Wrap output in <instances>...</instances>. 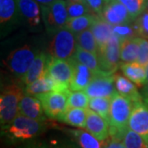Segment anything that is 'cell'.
Returning a JSON list of instances; mask_svg holds the SVG:
<instances>
[{
  "mask_svg": "<svg viewBox=\"0 0 148 148\" xmlns=\"http://www.w3.org/2000/svg\"><path fill=\"white\" fill-rule=\"evenodd\" d=\"M47 127L46 122L36 120L19 114L9 124L1 127V134L9 144L23 145L34 141L45 132Z\"/></svg>",
  "mask_w": 148,
  "mask_h": 148,
  "instance_id": "6da1fadb",
  "label": "cell"
},
{
  "mask_svg": "<svg viewBox=\"0 0 148 148\" xmlns=\"http://www.w3.org/2000/svg\"><path fill=\"white\" fill-rule=\"evenodd\" d=\"M134 103L130 99L115 93L111 99L110 110V137L121 140L128 129V122Z\"/></svg>",
  "mask_w": 148,
  "mask_h": 148,
  "instance_id": "7a4b0ae2",
  "label": "cell"
},
{
  "mask_svg": "<svg viewBox=\"0 0 148 148\" xmlns=\"http://www.w3.org/2000/svg\"><path fill=\"white\" fill-rule=\"evenodd\" d=\"M21 84L12 82L2 87L0 95L1 127L9 124L19 114L20 101L25 94L23 85Z\"/></svg>",
  "mask_w": 148,
  "mask_h": 148,
  "instance_id": "3957f363",
  "label": "cell"
},
{
  "mask_svg": "<svg viewBox=\"0 0 148 148\" xmlns=\"http://www.w3.org/2000/svg\"><path fill=\"white\" fill-rule=\"evenodd\" d=\"M40 51L30 45H24L11 52L4 60V65L11 73L21 79L27 73Z\"/></svg>",
  "mask_w": 148,
  "mask_h": 148,
  "instance_id": "277c9868",
  "label": "cell"
},
{
  "mask_svg": "<svg viewBox=\"0 0 148 148\" xmlns=\"http://www.w3.org/2000/svg\"><path fill=\"white\" fill-rule=\"evenodd\" d=\"M49 45V53L53 58L70 60L77 49V36L67 27L55 32Z\"/></svg>",
  "mask_w": 148,
  "mask_h": 148,
  "instance_id": "5b68a950",
  "label": "cell"
},
{
  "mask_svg": "<svg viewBox=\"0 0 148 148\" xmlns=\"http://www.w3.org/2000/svg\"><path fill=\"white\" fill-rule=\"evenodd\" d=\"M43 24L48 35L53 36L61 28L67 26L69 14L66 0H56L49 6H40Z\"/></svg>",
  "mask_w": 148,
  "mask_h": 148,
  "instance_id": "8992f818",
  "label": "cell"
},
{
  "mask_svg": "<svg viewBox=\"0 0 148 148\" xmlns=\"http://www.w3.org/2000/svg\"><path fill=\"white\" fill-rule=\"evenodd\" d=\"M120 39L114 34L105 45L99 48L97 55L103 73L114 74L120 67Z\"/></svg>",
  "mask_w": 148,
  "mask_h": 148,
  "instance_id": "52a82bcc",
  "label": "cell"
},
{
  "mask_svg": "<svg viewBox=\"0 0 148 148\" xmlns=\"http://www.w3.org/2000/svg\"><path fill=\"white\" fill-rule=\"evenodd\" d=\"M68 90H53L37 95V98L42 103L46 116L50 119L58 120L68 109V98L70 93Z\"/></svg>",
  "mask_w": 148,
  "mask_h": 148,
  "instance_id": "ba28073f",
  "label": "cell"
},
{
  "mask_svg": "<svg viewBox=\"0 0 148 148\" xmlns=\"http://www.w3.org/2000/svg\"><path fill=\"white\" fill-rule=\"evenodd\" d=\"M84 91L89 98H112L117 92L114 83V74H95Z\"/></svg>",
  "mask_w": 148,
  "mask_h": 148,
  "instance_id": "9c48e42d",
  "label": "cell"
},
{
  "mask_svg": "<svg viewBox=\"0 0 148 148\" xmlns=\"http://www.w3.org/2000/svg\"><path fill=\"white\" fill-rule=\"evenodd\" d=\"M21 21L32 31L37 32L42 23L40 5L35 0H17Z\"/></svg>",
  "mask_w": 148,
  "mask_h": 148,
  "instance_id": "30bf717a",
  "label": "cell"
},
{
  "mask_svg": "<svg viewBox=\"0 0 148 148\" xmlns=\"http://www.w3.org/2000/svg\"><path fill=\"white\" fill-rule=\"evenodd\" d=\"M46 72L58 83L69 87L73 74V67L71 60L53 58L49 55Z\"/></svg>",
  "mask_w": 148,
  "mask_h": 148,
  "instance_id": "8fae6325",
  "label": "cell"
},
{
  "mask_svg": "<svg viewBox=\"0 0 148 148\" xmlns=\"http://www.w3.org/2000/svg\"><path fill=\"white\" fill-rule=\"evenodd\" d=\"M100 17L112 26L125 24L134 21L126 7L119 0H111L106 3Z\"/></svg>",
  "mask_w": 148,
  "mask_h": 148,
  "instance_id": "7c38bea8",
  "label": "cell"
},
{
  "mask_svg": "<svg viewBox=\"0 0 148 148\" xmlns=\"http://www.w3.org/2000/svg\"><path fill=\"white\" fill-rule=\"evenodd\" d=\"M128 128L138 133L148 143V106L144 101L134 104Z\"/></svg>",
  "mask_w": 148,
  "mask_h": 148,
  "instance_id": "4fadbf2b",
  "label": "cell"
},
{
  "mask_svg": "<svg viewBox=\"0 0 148 148\" xmlns=\"http://www.w3.org/2000/svg\"><path fill=\"white\" fill-rule=\"evenodd\" d=\"M19 114L36 120L47 122V118L42 103L34 95L24 94L19 105Z\"/></svg>",
  "mask_w": 148,
  "mask_h": 148,
  "instance_id": "5bb4252c",
  "label": "cell"
},
{
  "mask_svg": "<svg viewBox=\"0 0 148 148\" xmlns=\"http://www.w3.org/2000/svg\"><path fill=\"white\" fill-rule=\"evenodd\" d=\"M70 90L69 87L58 83L49 76L47 72H45V74L39 79L36 80L31 84L26 86L24 88V91L26 94L34 96H37L53 90Z\"/></svg>",
  "mask_w": 148,
  "mask_h": 148,
  "instance_id": "9a60e30c",
  "label": "cell"
},
{
  "mask_svg": "<svg viewBox=\"0 0 148 148\" xmlns=\"http://www.w3.org/2000/svg\"><path fill=\"white\" fill-rule=\"evenodd\" d=\"M70 60L73 67V74L69 84V89L70 90H85L96 73L73 58Z\"/></svg>",
  "mask_w": 148,
  "mask_h": 148,
  "instance_id": "2e32d148",
  "label": "cell"
},
{
  "mask_svg": "<svg viewBox=\"0 0 148 148\" xmlns=\"http://www.w3.org/2000/svg\"><path fill=\"white\" fill-rule=\"evenodd\" d=\"M85 129L101 142H105L110 138V124L108 120L90 109H87Z\"/></svg>",
  "mask_w": 148,
  "mask_h": 148,
  "instance_id": "e0dca14e",
  "label": "cell"
},
{
  "mask_svg": "<svg viewBox=\"0 0 148 148\" xmlns=\"http://www.w3.org/2000/svg\"><path fill=\"white\" fill-rule=\"evenodd\" d=\"M21 21L17 0H0V23L2 32Z\"/></svg>",
  "mask_w": 148,
  "mask_h": 148,
  "instance_id": "ac0fdd59",
  "label": "cell"
},
{
  "mask_svg": "<svg viewBox=\"0 0 148 148\" xmlns=\"http://www.w3.org/2000/svg\"><path fill=\"white\" fill-rule=\"evenodd\" d=\"M49 58V53H45V51H40L36 58H35L30 69L20 79L21 85L26 86L27 85L32 83L33 82H35L36 80L39 79L40 77H42L46 72Z\"/></svg>",
  "mask_w": 148,
  "mask_h": 148,
  "instance_id": "d6986e66",
  "label": "cell"
},
{
  "mask_svg": "<svg viewBox=\"0 0 148 148\" xmlns=\"http://www.w3.org/2000/svg\"><path fill=\"white\" fill-rule=\"evenodd\" d=\"M114 83L117 92L130 99L134 104L143 101V95L138 92L137 86L125 76L114 73Z\"/></svg>",
  "mask_w": 148,
  "mask_h": 148,
  "instance_id": "ffe728a7",
  "label": "cell"
},
{
  "mask_svg": "<svg viewBox=\"0 0 148 148\" xmlns=\"http://www.w3.org/2000/svg\"><path fill=\"white\" fill-rule=\"evenodd\" d=\"M65 132L80 148H102L105 142H101L87 130L66 128Z\"/></svg>",
  "mask_w": 148,
  "mask_h": 148,
  "instance_id": "44dd1931",
  "label": "cell"
},
{
  "mask_svg": "<svg viewBox=\"0 0 148 148\" xmlns=\"http://www.w3.org/2000/svg\"><path fill=\"white\" fill-rule=\"evenodd\" d=\"M120 69L123 75L132 81L138 87H143L147 82L146 68L138 62L120 64Z\"/></svg>",
  "mask_w": 148,
  "mask_h": 148,
  "instance_id": "7402d4cb",
  "label": "cell"
},
{
  "mask_svg": "<svg viewBox=\"0 0 148 148\" xmlns=\"http://www.w3.org/2000/svg\"><path fill=\"white\" fill-rule=\"evenodd\" d=\"M90 30L99 48L105 45L114 35L113 26L99 16H96L95 21L90 27Z\"/></svg>",
  "mask_w": 148,
  "mask_h": 148,
  "instance_id": "603a6c76",
  "label": "cell"
},
{
  "mask_svg": "<svg viewBox=\"0 0 148 148\" xmlns=\"http://www.w3.org/2000/svg\"><path fill=\"white\" fill-rule=\"evenodd\" d=\"M140 37L124 39L120 43V61L123 64L138 61Z\"/></svg>",
  "mask_w": 148,
  "mask_h": 148,
  "instance_id": "cb8c5ba5",
  "label": "cell"
},
{
  "mask_svg": "<svg viewBox=\"0 0 148 148\" xmlns=\"http://www.w3.org/2000/svg\"><path fill=\"white\" fill-rule=\"evenodd\" d=\"M87 109L82 108H68L59 117L58 121L70 125L72 127L85 128L86 124Z\"/></svg>",
  "mask_w": 148,
  "mask_h": 148,
  "instance_id": "d4e9b609",
  "label": "cell"
},
{
  "mask_svg": "<svg viewBox=\"0 0 148 148\" xmlns=\"http://www.w3.org/2000/svg\"><path fill=\"white\" fill-rule=\"evenodd\" d=\"M74 59L78 61L81 64H84L86 67L91 69L95 73H103L101 69V65L99 62L98 55L90 51L85 50L77 46L76 53L73 56ZM105 74V73H104Z\"/></svg>",
  "mask_w": 148,
  "mask_h": 148,
  "instance_id": "484cf974",
  "label": "cell"
},
{
  "mask_svg": "<svg viewBox=\"0 0 148 148\" xmlns=\"http://www.w3.org/2000/svg\"><path fill=\"white\" fill-rule=\"evenodd\" d=\"M96 16H97L95 14L90 13L84 16L69 19L66 27L77 36V34H79L85 30L90 28L93 22L95 21Z\"/></svg>",
  "mask_w": 148,
  "mask_h": 148,
  "instance_id": "4316f807",
  "label": "cell"
},
{
  "mask_svg": "<svg viewBox=\"0 0 148 148\" xmlns=\"http://www.w3.org/2000/svg\"><path fill=\"white\" fill-rule=\"evenodd\" d=\"M111 99L107 97H94L90 98L88 109L93 110L101 116L105 118L109 122L110 110Z\"/></svg>",
  "mask_w": 148,
  "mask_h": 148,
  "instance_id": "83f0119b",
  "label": "cell"
},
{
  "mask_svg": "<svg viewBox=\"0 0 148 148\" xmlns=\"http://www.w3.org/2000/svg\"><path fill=\"white\" fill-rule=\"evenodd\" d=\"M77 41L78 47L82 48L85 50L90 51L91 53H95V54L98 53L99 47L90 28L86 29L79 34H77Z\"/></svg>",
  "mask_w": 148,
  "mask_h": 148,
  "instance_id": "f1b7e54d",
  "label": "cell"
},
{
  "mask_svg": "<svg viewBox=\"0 0 148 148\" xmlns=\"http://www.w3.org/2000/svg\"><path fill=\"white\" fill-rule=\"evenodd\" d=\"M66 4H67V10L69 14V20L92 13L86 1L84 2L66 1Z\"/></svg>",
  "mask_w": 148,
  "mask_h": 148,
  "instance_id": "f546056e",
  "label": "cell"
},
{
  "mask_svg": "<svg viewBox=\"0 0 148 148\" xmlns=\"http://www.w3.org/2000/svg\"><path fill=\"white\" fill-rule=\"evenodd\" d=\"M89 100L84 90H71L68 98V108L88 109Z\"/></svg>",
  "mask_w": 148,
  "mask_h": 148,
  "instance_id": "4dcf8cb0",
  "label": "cell"
},
{
  "mask_svg": "<svg viewBox=\"0 0 148 148\" xmlns=\"http://www.w3.org/2000/svg\"><path fill=\"white\" fill-rule=\"evenodd\" d=\"M122 142L126 148H148V143L145 139L130 128L123 135Z\"/></svg>",
  "mask_w": 148,
  "mask_h": 148,
  "instance_id": "1f68e13d",
  "label": "cell"
},
{
  "mask_svg": "<svg viewBox=\"0 0 148 148\" xmlns=\"http://www.w3.org/2000/svg\"><path fill=\"white\" fill-rule=\"evenodd\" d=\"M113 31H114V34L119 37L120 40L128 38L139 37L134 21L125 24L113 26Z\"/></svg>",
  "mask_w": 148,
  "mask_h": 148,
  "instance_id": "d6a6232c",
  "label": "cell"
},
{
  "mask_svg": "<svg viewBox=\"0 0 148 148\" xmlns=\"http://www.w3.org/2000/svg\"><path fill=\"white\" fill-rule=\"evenodd\" d=\"M126 7L130 16L135 20L143 12L147 9V0H119Z\"/></svg>",
  "mask_w": 148,
  "mask_h": 148,
  "instance_id": "836d02e7",
  "label": "cell"
},
{
  "mask_svg": "<svg viewBox=\"0 0 148 148\" xmlns=\"http://www.w3.org/2000/svg\"><path fill=\"white\" fill-rule=\"evenodd\" d=\"M134 23L138 31V36L148 39V8L134 20Z\"/></svg>",
  "mask_w": 148,
  "mask_h": 148,
  "instance_id": "e575fe53",
  "label": "cell"
},
{
  "mask_svg": "<svg viewBox=\"0 0 148 148\" xmlns=\"http://www.w3.org/2000/svg\"><path fill=\"white\" fill-rule=\"evenodd\" d=\"M137 62L145 68L148 64V39L140 37L139 53Z\"/></svg>",
  "mask_w": 148,
  "mask_h": 148,
  "instance_id": "d590c367",
  "label": "cell"
},
{
  "mask_svg": "<svg viewBox=\"0 0 148 148\" xmlns=\"http://www.w3.org/2000/svg\"><path fill=\"white\" fill-rule=\"evenodd\" d=\"M90 8V11L93 14L99 16L101 14V12L104 8V0H86Z\"/></svg>",
  "mask_w": 148,
  "mask_h": 148,
  "instance_id": "8d00e7d4",
  "label": "cell"
},
{
  "mask_svg": "<svg viewBox=\"0 0 148 148\" xmlns=\"http://www.w3.org/2000/svg\"><path fill=\"white\" fill-rule=\"evenodd\" d=\"M102 148H126L121 140L117 138H110L106 140Z\"/></svg>",
  "mask_w": 148,
  "mask_h": 148,
  "instance_id": "74e56055",
  "label": "cell"
},
{
  "mask_svg": "<svg viewBox=\"0 0 148 148\" xmlns=\"http://www.w3.org/2000/svg\"><path fill=\"white\" fill-rule=\"evenodd\" d=\"M20 148H53L50 147L49 145H48L47 143H43V142H38V141H32L29 143H25L23 145H21Z\"/></svg>",
  "mask_w": 148,
  "mask_h": 148,
  "instance_id": "f35d334b",
  "label": "cell"
},
{
  "mask_svg": "<svg viewBox=\"0 0 148 148\" xmlns=\"http://www.w3.org/2000/svg\"><path fill=\"white\" fill-rule=\"evenodd\" d=\"M53 148H80L75 143H71V142H59V143H55L52 146Z\"/></svg>",
  "mask_w": 148,
  "mask_h": 148,
  "instance_id": "ab89813d",
  "label": "cell"
},
{
  "mask_svg": "<svg viewBox=\"0 0 148 148\" xmlns=\"http://www.w3.org/2000/svg\"><path fill=\"white\" fill-rule=\"evenodd\" d=\"M142 95H143V101L148 106V82L144 85L142 91Z\"/></svg>",
  "mask_w": 148,
  "mask_h": 148,
  "instance_id": "60d3db41",
  "label": "cell"
},
{
  "mask_svg": "<svg viewBox=\"0 0 148 148\" xmlns=\"http://www.w3.org/2000/svg\"><path fill=\"white\" fill-rule=\"evenodd\" d=\"M40 6H49L54 3L56 0H35Z\"/></svg>",
  "mask_w": 148,
  "mask_h": 148,
  "instance_id": "b9f144b4",
  "label": "cell"
},
{
  "mask_svg": "<svg viewBox=\"0 0 148 148\" xmlns=\"http://www.w3.org/2000/svg\"><path fill=\"white\" fill-rule=\"evenodd\" d=\"M146 72H147V82H148V64L146 66ZM146 82V83H147Z\"/></svg>",
  "mask_w": 148,
  "mask_h": 148,
  "instance_id": "7bdbcfd3",
  "label": "cell"
},
{
  "mask_svg": "<svg viewBox=\"0 0 148 148\" xmlns=\"http://www.w3.org/2000/svg\"><path fill=\"white\" fill-rule=\"evenodd\" d=\"M66 1H74V2H84L86 0H66Z\"/></svg>",
  "mask_w": 148,
  "mask_h": 148,
  "instance_id": "ee69618b",
  "label": "cell"
},
{
  "mask_svg": "<svg viewBox=\"0 0 148 148\" xmlns=\"http://www.w3.org/2000/svg\"><path fill=\"white\" fill-rule=\"evenodd\" d=\"M104 1H105V3H109L111 0H104Z\"/></svg>",
  "mask_w": 148,
  "mask_h": 148,
  "instance_id": "f6af8a7d",
  "label": "cell"
},
{
  "mask_svg": "<svg viewBox=\"0 0 148 148\" xmlns=\"http://www.w3.org/2000/svg\"><path fill=\"white\" fill-rule=\"evenodd\" d=\"M147 8H148V0L147 1Z\"/></svg>",
  "mask_w": 148,
  "mask_h": 148,
  "instance_id": "bcb514c9",
  "label": "cell"
}]
</instances>
